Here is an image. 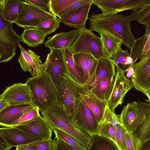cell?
Listing matches in <instances>:
<instances>
[{
	"instance_id": "4dcf8cb0",
	"label": "cell",
	"mask_w": 150,
	"mask_h": 150,
	"mask_svg": "<svg viewBox=\"0 0 150 150\" xmlns=\"http://www.w3.org/2000/svg\"><path fill=\"white\" fill-rule=\"evenodd\" d=\"M51 127L55 135V139L64 142L75 150H86V147L70 135L59 129Z\"/></svg>"
},
{
	"instance_id": "484cf974",
	"label": "cell",
	"mask_w": 150,
	"mask_h": 150,
	"mask_svg": "<svg viewBox=\"0 0 150 150\" xmlns=\"http://www.w3.org/2000/svg\"><path fill=\"white\" fill-rule=\"evenodd\" d=\"M24 30L21 34L22 42L28 46L35 47L42 44L46 35L39 29L31 27L23 28Z\"/></svg>"
},
{
	"instance_id": "d4e9b609",
	"label": "cell",
	"mask_w": 150,
	"mask_h": 150,
	"mask_svg": "<svg viewBox=\"0 0 150 150\" xmlns=\"http://www.w3.org/2000/svg\"><path fill=\"white\" fill-rule=\"evenodd\" d=\"M115 78L107 77L98 83L90 91L101 100L107 102L113 89Z\"/></svg>"
},
{
	"instance_id": "7c38bea8",
	"label": "cell",
	"mask_w": 150,
	"mask_h": 150,
	"mask_svg": "<svg viewBox=\"0 0 150 150\" xmlns=\"http://www.w3.org/2000/svg\"><path fill=\"white\" fill-rule=\"evenodd\" d=\"M0 99L7 102L10 106L32 104L31 92L26 83H14L6 87Z\"/></svg>"
},
{
	"instance_id": "8d00e7d4",
	"label": "cell",
	"mask_w": 150,
	"mask_h": 150,
	"mask_svg": "<svg viewBox=\"0 0 150 150\" xmlns=\"http://www.w3.org/2000/svg\"><path fill=\"white\" fill-rule=\"evenodd\" d=\"M77 0H50V7L51 13L57 17L58 14Z\"/></svg>"
},
{
	"instance_id": "4316f807",
	"label": "cell",
	"mask_w": 150,
	"mask_h": 150,
	"mask_svg": "<svg viewBox=\"0 0 150 150\" xmlns=\"http://www.w3.org/2000/svg\"><path fill=\"white\" fill-rule=\"evenodd\" d=\"M65 62L69 74L75 81L81 83H85L83 73L76 65L73 57V54L69 48L63 50Z\"/></svg>"
},
{
	"instance_id": "ee69618b",
	"label": "cell",
	"mask_w": 150,
	"mask_h": 150,
	"mask_svg": "<svg viewBox=\"0 0 150 150\" xmlns=\"http://www.w3.org/2000/svg\"><path fill=\"white\" fill-rule=\"evenodd\" d=\"M23 1L24 2L35 6L45 11L51 13L49 4L50 0H23Z\"/></svg>"
},
{
	"instance_id": "44dd1931",
	"label": "cell",
	"mask_w": 150,
	"mask_h": 150,
	"mask_svg": "<svg viewBox=\"0 0 150 150\" xmlns=\"http://www.w3.org/2000/svg\"><path fill=\"white\" fill-rule=\"evenodd\" d=\"M36 107L32 104L10 106L0 112V125L11 127L12 124L24 113Z\"/></svg>"
},
{
	"instance_id": "9a60e30c",
	"label": "cell",
	"mask_w": 150,
	"mask_h": 150,
	"mask_svg": "<svg viewBox=\"0 0 150 150\" xmlns=\"http://www.w3.org/2000/svg\"><path fill=\"white\" fill-rule=\"evenodd\" d=\"M18 46L21 51L18 62L23 71L29 72L32 76L45 71L46 63L42 62L40 56L30 49L26 50L20 45Z\"/></svg>"
},
{
	"instance_id": "52a82bcc",
	"label": "cell",
	"mask_w": 150,
	"mask_h": 150,
	"mask_svg": "<svg viewBox=\"0 0 150 150\" xmlns=\"http://www.w3.org/2000/svg\"><path fill=\"white\" fill-rule=\"evenodd\" d=\"M149 103L134 101L125 106L120 115L122 125L133 133L144 120Z\"/></svg>"
},
{
	"instance_id": "681fc988",
	"label": "cell",
	"mask_w": 150,
	"mask_h": 150,
	"mask_svg": "<svg viewBox=\"0 0 150 150\" xmlns=\"http://www.w3.org/2000/svg\"><path fill=\"white\" fill-rule=\"evenodd\" d=\"M10 106V105L7 102L2 99H0V112Z\"/></svg>"
},
{
	"instance_id": "d6986e66",
	"label": "cell",
	"mask_w": 150,
	"mask_h": 150,
	"mask_svg": "<svg viewBox=\"0 0 150 150\" xmlns=\"http://www.w3.org/2000/svg\"><path fill=\"white\" fill-rule=\"evenodd\" d=\"M79 33L80 31L76 29L57 33L49 37L44 42L45 46L50 50L70 48L77 38Z\"/></svg>"
},
{
	"instance_id": "f35d334b",
	"label": "cell",
	"mask_w": 150,
	"mask_h": 150,
	"mask_svg": "<svg viewBox=\"0 0 150 150\" xmlns=\"http://www.w3.org/2000/svg\"><path fill=\"white\" fill-rule=\"evenodd\" d=\"M93 0H77L60 12L57 17L59 18L64 16L70 14L74 12L83 6L93 2Z\"/></svg>"
},
{
	"instance_id": "60d3db41",
	"label": "cell",
	"mask_w": 150,
	"mask_h": 150,
	"mask_svg": "<svg viewBox=\"0 0 150 150\" xmlns=\"http://www.w3.org/2000/svg\"><path fill=\"white\" fill-rule=\"evenodd\" d=\"M117 145L120 150H127L125 141V130L122 125L115 128Z\"/></svg>"
},
{
	"instance_id": "5b68a950",
	"label": "cell",
	"mask_w": 150,
	"mask_h": 150,
	"mask_svg": "<svg viewBox=\"0 0 150 150\" xmlns=\"http://www.w3.org/2000/svg\"><path fill=\"white\" fill-rule=\"evenodd\" d=\"M70 49L73 54H89L97 60L110 59L104 49L100 38L86 27L80 31L78 37Z\"/></svg>"
},
{
	"instance_id": "ba28073f",
	"label": "cell",
	"mask_w": 150,
	"mask_h": 150,
	"mask_svg": "<svg viewBox=\"0 0 150 150\" xmlns=\"http://www.w3.org/2000/svg\"><path fill=\"white\" fill-rule=\"evenodd\" d=\"M71 120L75 127L91 137L97 134L99 124L82 97L76 113Z\"/></svg>"
},
{
	"instance_id": "f6af8a7d",
	"label": "cell",
	"mask_w": 150,
	"mask_h": 150,
	"mask_svg": "<svg viewBox=\"0 0 150 150\" xmlns=\"http://www.w3.org/2000/svg\"><path fill=\"white\" fill-rule=\"evenodd\" d=\"M54 150H70L69 146L64 142L56 139L55 140Z\"/></svg>"
},
{
	"instance_id": "83f0119b",
	"label": "cell",
	"mask_w": 150,
	"mask_h": 150,
	"mask_svg": "<svg viewBox=\"0 0 150 150\" xmlns=\"http://www.w3.org/2000/svg\"><path fill=\"white\" fill-rule=\"evenodd\" d=\"M104 49L109 59L112 60L122 49V43L105 34L100 33Z\"/></svg>"
},
{
	"instance_id": "7bdbcfd3",
	"label": "cell",
	"mask_w": 150,
	"mask_h": 150,
	"mask_svg": "<svg viewBox=\"0 0 150 150\" xmlns=\"http://www.w3.org/2000/svg\"><path fill=\"white\" fill-rule=\"evenodd\" d=\"M55 141V139H51L29 144L35 146L39 150H54Z\"/></svg>"
},
{
	"instance_id": "5bb4252c",
	"label": "cell",
	"mask_w": 150,
	"mask_h": 150,
	"mask_svg": "<svg viewBox=\"0 0 150 150\" xmlns=\"http://www.w3.org/2000/svg\"><path fill=\"white\" fill-rule=\"evenodd\" d=\"M134 69L131 80L133 87L146 95L150 89V56L134 64Z\"/></svg>"
},
{
	"instance_id": "836d02e7",
	"label": "cell",
	"mask_w": 150,
	"mask_h": 150,
	"mask_svg": "<svg viewBox=\"0 0 150 150\" xmlns=\"http://www.w3.org/2000/svg\"><path fill=\"white\" fill-rule=\"evenodd\" d=\"M97 134L111 140L117 144L115 128L111 123L102 121L99 124Z\"/></svg>"
},
{
	"instance_id": "1f68e13d",
	"label": "cell",
	"mask_w": 150,
	"mask_h": 150,
	"mask_svg": "<svg viewBox=\"0 0 150 150\" xmlns=\"http://www.w3.org/2000/svg\"><path fill=\"white\" fill-rule=\"evenodd\" d=\"M131 21H136L145 26L150 24V3L127 16Z\"/></svg>"
},
{
	"instance_id": "7dc6e473",
	"label": "cell",
	"mask_w": 150,
	"mask_h": 150,
	"mask_svg": "<svg viewBox=\"0 0 150 150\" xmlns=\"http://www.w3.org/2000/svg\"><path fill=\"white\" fill-rule=\"evenodd\" d=\"M16 147V150H39L35 146L30 144L19 146Z\"/></svg>"
},
{
	"instance_id": "3957f363",
	"label": "cell",
	"mask_w": 150,
	"mask_h": 150,
	"mask_svg": "<svg viewBox=\"0 0 150 150\" xmlns=\"http://www.w3.org/2000/svg\"><path fill=\"white\" fill-rule=\"evenodd\" d=\"M59 103L67 115L71 119L76 113L82 96L88 90L85 83H80L69 74L59 78L57 88Z\"/></svg>"
},
{
	"instance_id": "f546056e",
	"label": "cell",
	"mask_w": 150,
	"mask_h": 150,
	"mask_svg": "<svg viewBox=\"0 0 150 150\" xmlns=\"http://www.w3.org/2000/svg\"><path fill=\"white\" fill-rule=\"evenodd\" d=\"M133 133L142 142L150 139V104L149 103L144 120Z\"/></svg>"
},
{
	"instance_id": "8992f818",
	"label": "cell",
	"mask_w": 150,
	"mask_h": 150,
	"mask_svg": "<svg viewBox=\"0 0 150 150\" xmlns=\"http://www.w3.org/2000/svg\"><path fill=\"white\" fill-rule=\"evenodd\" d=\"M13 23L5 20L0 15V62H8L16 55L17 46L22 42L21 35L13 28Z\"/></svg>"
},
{
	"instance_id": "e0dca14e",
	"label": "cell",
	"mask_w": 150,
	"mask_h": 150,
	"mask_svg": "<svg viewBox=\"0 0 150 150\" xmlns=\"http://www.w3.org/2000/svg\"><path fill=\"white\" fill-rule=\"evenodd\" d=\"M15 127L44 140L52 139V129L41 116L26 123Z\"/></svg>"
},
{
	"instance_id": "ffe728a7",
	"label": "cell",
	"mask_w": 150,
	"mask_h": 150,
	"mask_svg": "<svg viewBox=\"0 0 150 150\" xmlns=\"http://www.w3.org/2000/svg\"><path fill=\"white\" fill-rule=\"evenodd\" d=\"M93 2L85 5L74 12L59 18L61 22L65 25L73 28L79 31L85 27L88 13Z\"/></svg>"
},
{
	"instance_id": "b9f144b4",
	"label": "cell",
	"mask_w": 150,
	"mask_h": 150,
	"mask_svg": "<svg viewBox=\"0 0 150 150\" xmlns=\"http://www.w3.org/2000/svg\"><path fill=\"white\" fill-rule=\"evenodd\" d=\"M145 27L146 29L144 34L145 43L139 58L140 61L150 56V24Z\"/></svg>"
},
{
	"instance_id": "e575fe53",
	"label": "cell",
	"mask_w": 150,
	"mask_h": 150,
	"mask_svg": "<svg viewBox=\"0 0 150 150\" xmlns=\"http://www.w3.org/2000/svg\"><path fill=\"white\" fill-rule=\"evenodd\" d=\"M61 22L59 18L56 17L43 22L35 28L39 29L47 36L58 28Z\"/></svg>"
},
{
	"instance_id": "cb8c5ba5",
	"label": "cell",
	"mask_w": 150,
	"mask_h": 150,
	"mask_svg": "<svg viewBox=\"0 0 150 150\" xmlns=\"http://www.w3.org/2000/svg\"><path fill=\"white\" fill-rule=\"evenodd\" d=\"M93 113L99 124L102 121L106 106V102L98 98L88 91L82 96Z\"/></svg>"
},
{
	"instance_id": "d6a6232c",
	"label": "cell",
	"mask_w": 150,
	"mask_h": 150,
	"mask_svg": "<svg viewBox=\"0 0 150 150\" xmlns=\"http://www.w3.org/2000/svg\"><path fill=\"white\" fill-rule=\"evenodd\" d=\"M116 68L125 71L134 64L130 59L127 50L121 49L112 60Z\"/></svg>"
},
{
	"instance_id": "bcb514c9",
	"label": "cell",
	"mask_w": 150,
	"mask_h": 150,
	"mask_svg": "<svg viewBox=\"0 0 150 150\" xmlns=\"http://www.w3.org/2000/svg\"><path fill=\"white\" fill-rule=\"evenodd\" d=\"M12 147L0 136V150H10Z\"/></svg>"
},
{
	"instance_id": "30bf717a",
	"label": "cell",
	"mask_w": 150,
	"mask_h": 150,
	"mask_svg": "<svg viewBox=\"0 0 150 150\" xmlns=\"http://www.w3.org/2000/svg\"><path fill=\"white\" fill-rule=\"evenodd\" d=\"M23 2L20 15L17 20L14 23L20 27L35 28L44 22L56 17L51 13Z\"/></svg>"
},
{
	"instance_id": "2e32d148",
	"label": "cell",
	"mask_w": 150,
	"mask_h": 150,
	"mask_svg": "<svg viewBox=\"0 0 150 150\" xmlns=\"http://www.w3.org/2000/svg\"><path fill=\"white\" fill-rule=\"evenodd\" d=\"M0 136L12 147H16L44 140L16 127H1Z\"/></svg>"
},
{
	"instance_id": "d590c367",
	"label": "cell",
	"mask_w": 150,
	"mask_h": 150,
	"mask_svg": "<svg viewBox=\"0 0 150 150\" xmlns=\"http://www.w3.org/2000/svg\"><path fill=\"white\" fill-rule=\"evenodd\" d=\"M39 108L37 107L24 113L20 118L13 122L11 127H15L29 122L40 115Z\"/></svg>"
},
{
	"instance_id": "c3c4849f",
	"label": "cell",
	"mask_w": 150,
	"mask_h": 150,
	"mask_svg": "<svg viewBox=\"0 0 150 150\" xmlns=\"http://www.w3.org/2000/svg\"><path fill=\"white\" fill-rule=\"evenodd\" d=\"M139 150H150V139L142 142Z\"/></svg>"
},
{
	"instance_id": "7402d4cb",
	"label": "cell",
	"mask_w": 150,
	"mask_h": 150,
	"mask_svg": "<svg viewBox=\"0 0 150 150\" xmlns=\"http://www.w3.org/2000/svg\"><path fill=\"white\" fill-rule=\"evenodd\" d=\"M23 0H0V15L6 21L14 23L21 11Z\"/></svg>"
},
{
	"instance_id": "8fae6325",
	"label": "cell",
	"mask_w": 150,
	"mask_h": 150,
	"mask_svg": "<svg viewBox=\"0 0 150 150\" xmlns=\"http://www.w3.org/2000/svg\"><path fill=\"white\" fill-rule=\"evenodd\" d=\"M116 69L112 92L106 102L107 105L113 112L115 108L122 104L127 93L133 87L132 80L126 76L125 71L117 68Z\"/></svg>"
},
{
	"instance_id": "816d5d0a",
	"label": "cell",
	"mask_w": 150,
	"mask_h": 150,
	"mask_svg": "<svg viewBox=\"0 0 150 150\" xmlns=\"http://www.w3.org/2000/svg\"><path fill=\"white\" fill-rule=\"evenodd\" d=\"M69 148L70 149V150H75L72 147L70 146H69Z\"/></svg>"
},
{
	"instance_id": "f1b7e54d",
	"label": "cell",
	"mask_w": 150,
	"mask_h": 150,
	"mask_svg": "<svg viewBox=\"0 0 150 150\" xmlns=\"http://www.w3.org/2000/svg\"><path fill=\"white\" fill-rule=\"evenodd\" d=\"M86 150H120L111 140L96 134L92 137L91 141Z\"/></svg>"
},
{
	"instance_id": "ab89813d",
	"label": "cell",
	"mask_w": 150,
	"mask_h": 150,
	"mask_svg": "<svg viewBox=\"0 0 150 150\" xmlns=\"http://www.w3.org/2000/svg\"><path fill=\"white\" fill-rule=\"evenodd\" d=\"M125 138L127 150H139L142 142L133 133L125 130Z\"/></svg>"
},
{
	"instance_id": "74e56055",
	"label": "cell",
	"mask_w": 150,
	"mask_h": 150,
	"mask_svg": "<svg viewBox=\"0 0 150 150\" xmlns=\"http://www.w3.org/2000/svg\"><path fill=\"white\" fill-rule=\"evenodd\" d=\"M145 41L144 35L139 38L136 39L130 50V57L133 64L139 58L144 45Z\"/></svg>"
},
{
	"instance_id": "f907efd6",
	"label": "cell",
	"mask_w": 150,
	"mask_h": 150,
	"mask_svg": "<svg viewBox=\"0 0 150 150\" xmlns=\"http://www.w3.org/2000/svg\"><path fill=\"white\" fill-rule=\"evenodd\" d=\"M146 95L148 97V101L149 102V103L150 104V89L147 92Z\"/></svg>"
},
{
	"instance_id": "4fadbf2b",
	"label": "cell",
	"mask_w": 150,
	"mask_h": 150,
	"mask_svg": "<svg viewBox=\"0 0 150 150\" xmlns=\"http://www.w3.org/2000/svg\"><path fill=\"white\" fill-rule=\"evenodd\" d=\"M50 50L45 61V71L49 74L57 88L60 76L64 73L69 74V72L63 50Z\"/></svg>"
},
{
	"instance_id": "7a4b0ae2",
	"label": "cell",
	"mask_w": 150,
	"mask_h": 150,
	"mask_svg": "<svg viewBox=\"0 0 150 150\" xmlns=\"http://www.w3.org/2000/svg\"><path fill=\"white\" fill-rule=\"evenodd\" d=\"M26 83L31 92L32 104L40 111L47 110L59 102L57 89L49 74L45 71L28 78Z\"/></svg>"
},
{
	"instance_id": "6da1fadb",
	"label": "cell",
	"mask_w": 150,
	"mask_h": 150,
	"mask_svg": "<svg viewBox=\"0 0 150 150\" xmlns=\"http://www.w3.org/2000/svg\"><path fill=\"white\" fill-rule=\"evenodd\" d=\"M88 18L91 31L105 34L120 41L131 50L136 39L131 30V21L127 16L92 13Z\"/></svg>"
},
{
	"instance_id": "603a6c76",
	"label": "cell",
	"mask_w": 150,
	"mask_h": 150,
	"mask_svg": "<svg viewBox=\"0 0 150 150\" xmlns=\"http://www.w3.org/2000/svg\"><path fill=\"white\" fill-rule=\"evenodd\" d=\"M115 67V64L110 59L98 60L94 80L91 84L87 86L88 91L103 79L107 77L115 78L116 74Z\"/></svg>"
},
{
	"instance_id": "277c9868",
	"label": "cell",
	"mask_w": 150,
	"mask_h": 150,
	"mask_svg": "<svg viewBox=\"0 0 150 150\" xmlns=\"http://www.w3.org/2000/svg\"><path fill=\"white\" fill-rule=\"evenodd\" d=\"M41 112L43 117L51 127L65 132L76 139L81 145L88 147L91 141V137L74 125L59 102Z\"/></svg>"
},
{
	"instance_id": "ac0fdd59",
	"label": "cell",
	"mask_w": 150,
	"mask_h": 150,
	"mask_svg": "<svg viewBox=\"0 0 150 150\" xmlns=\"http://www.w3.org/2000/svg\"><path fill=\"white\" fill-rule=\"evenodd\" d=\"M73 57L76 65L83 73L85 83L87 86L90 85L94 79L98 60L85 54H73Z\"/></svg>"
},
{
	"instance_id": "9c48e42d",
	"label": "cell",
	"mask_w": 150,
	"mask_h": 150,
	"mask_svg": "<svg viewBox=\"0 0 150 150\" xmlns=\"http://www.w3.org/2000/svg\"><path fill=\"white\" fill-rule=\"evenodd\" d=\"M149 3L150 0H93V1L105 16L116 14L125 11H137Z\"/></svg>"
}]
</instances>
